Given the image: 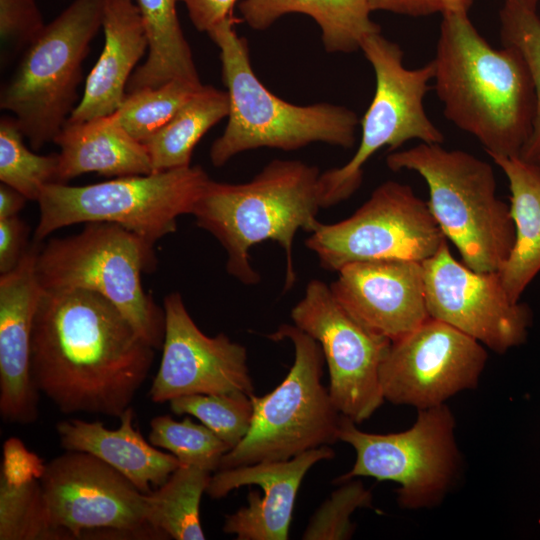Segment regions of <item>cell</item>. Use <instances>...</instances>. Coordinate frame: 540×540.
I'll return each mask as SVG.
<instances>
[{
	"mask_svg": "<svg viewBox=\"0 0 540 540\" xmlns=\"http://www.w3.org/2000/svg\"><path fill=\"white\" fill-rule=\"evenodd\" d=\"M104 47L87 76L82 99L67 121L84 122L113 114L122 103L148 40L135 0H107Z\"/></svg>",
	"mask_w": 540,
	"mask_h": 540,
	"instance_id": "obj_21",
	"label": "cell"
},
{
	"mask_svg": "<svg viewBox=\"0 0 540 540\" xmlns=\"http://www.w3.org/2000/svg\"><path fill=\"white\" fill-rule=\"evenodd\" d=\"M474 0H369L374 11L420 17L453 11L468 12Z\"/></svg>",
	"mask_w": 540,
	"mask_h": 540,
	"instance_id": "obj_38",
	"label": "cell"
},
{
	"mask_svg": "<svg viewBox=\"0 0 540 540\" xmlns=\"http://www.w3.org/2000/svg\"><path fill=\"white\" fill-rule=\"evenodd\" d=\"M235 23L228 18L208 32L219 48L229 97L227 125L210 148L212 164L221 167L237 154L262 147L292 151L313 142L353 147L357 114L341 105L300 106L274 95L256 76L247 40L236 33Z\"/></svg>",
	"mask_w": 540,
	"mask_h": 540,
	"instance_id": "obj_4",
	"label": "cell"
},
{
	"mask_svg": "<svg viewBox=\"0 0 540 540\" xmlns=\"http://www.w3.org/2000/svg\"><path fill=\"white\" fill-rule=\"evenodd\" d=\"M237 0H182L194 27L209 32L219 23L232 18Z\"/></svg>",
	"mask_w": 540,
	"mask_h": 540,
	"instance_id": "obj_40",
	"label": "cell"
},
{
	"mask_svg": "<svg viewBox=\"0 0 540 540\" xmlns=\"http://www.w3.org/2000/svg\"><path fill=\"white\" fill-rule=\"evenodd\" d=\"M149 442L168 450L181 465L195 466L209 472L219 470L230 446L204 424L189 417L176 421L169 415L154 417L150 422Z\"/></svg>",
	"mask_w": 540,
	"mask_h": 540,
	"instance_id": "obj_31",
	"label": "cell"
},
{
	"mask_svg": "<svg viewBox=\"0 0 540 540\" xmlns=\"http://www.w3.org/2000/svg\"><path fill=\"white\" fill-rule=\"evenodd\" d=\"M499 18L503 45L512 46L523 55L535 89L532 129L519 157L540 168V17L537 11L504 3Z\"/></svg>",
	"mask_w": 540,
	"mask_h": 540,
	"instance_id": "obj_32",
	"label": "cell"
},
{
	"mask_svg": "<svg viewBox=\"0 0 540 540\" xmlns=\"http://www.w3.org/2000/svg\"><path fill=\"white\" fill-rule=\"evenodd\" d=\"M121 311L83 289H43L34 317L31 373L62 413L119 418L148 377L155 355Z\"/></svg>",
	"mask_w": 540,
	"mask_h": 540,
	"instance_id": "obj_1",
	"label": "cell"
},
{
	"mask_svg": "<svg viewBox=\"0 0 540 540\" xmlns=\"http://www.w3.org/2000/svg\"><path fill=\"white\" fill-rule=\"evenodd\" d=\"M29 227L18 216L0 220V273L5 274L17 267L29 249Z\"/></svg>",
	"mask_w": 540,
	"mask_h": 540,
	"instance_id": "obj_39",
	"label": "cell"
},
{
	"mask_svg": "<svg viewBox=\"0 0 540 540\" xmlns=\"http://www.w3.org/2000/svg\"><path fill=\"white\" fill-rule=\"evenodd\" d=\"M293 324L316 340L329 371V394L341 415L359 424L382 405L380 367L391 341L353 317L330 285L313 279L291 311Z\"/></svg>",
	"mask_w": 540,
	"mask_h": 540,
	"instance_id": "obj_14",
	"label": "cell"
},
{
	"mask_svg": "<svg viewBox=\"0 0 540 540\" xmlns=\"http://www.w3.org/2000/svg\"><path fill=\"white\" fill-rule=\"evenodd\" d=\"M210 180L200 166L190 165L84 186L50 183L37 200L34 242L66 226L107 222L155 244L176 231L178 217L192 214Z\"/></svg>",
	"mask_w": 540,
	"mask_h": 540,
	"instance_id": "obj_7",
	"label": "cell"
},
{
	"mask_svg": "<svg viewBox=\"0 0 540 540\" xmlns=\"http://www.w3.org/2000/svg\"><path fill=\"white\" fill-rule=\"evenodd\" d=\"M360 50L374 71L375 91L360 120L361 137L356 152L344 165L320 174L321 208L350 198L362 183L364 165L380 149L396 151L410 140L444 142L442 132L424 106L434 78L433 61L418 68L405 67L403 50L381 31L365 37Z\"/></svg>",
	"mask_w": 540,
	"mask_h": 540,
	"instance_id": "obj_10",
	"label": "cell"
},
{
	"mask_svg": "<svg viewBox=\"0 0 540 540\" xmlns=\"http://www.w3.org/2000/svg\"><path fill=\"white\" fill-rule=\"evenodd\" d=\"M311 517L304 540H342L351 538L355 525L351 515L358 508L369 507L372 494L363 483L349 480L341 483Z\"/></svg>",
	"mask_w": 540,
	"mask_h": 540,
	"instance_id": "obj_35",
	"label": "cell"
},
{
	"mask_svg": "<svg viewBox=\"0 0 540 540\" xmlns=\"http://www.w3.org/2000/svg\"><path fill=\"white\" fill-rule=\"evenodd\" d=\"M169 404L174 414L199 419L231 449L246 436L253 417L251 395L244 392L185 395Z\"/></svg>",
	"mask_w": 540,
	"mask_h": 540,
	"instance_id": "obj_34",
	"label": "cell"
},
{
	"mask_svg": "<svg viewBox=\"0 0 540 540\" xmlns=\"http://www.w3.org/2000/svg\"><path fill=\"white\" fill-rule=\"evenodd\" d=\"M0 540H59L40 479L13 484L0 477Z\"/></svg>",
	"mask_w": 540,
	"mask_h": 540,
	"instance_id": "obj_33",
	"label": "cell"
},
{
	"mask_svg": "<svg viewBox=\"0 0 540 540\" xmlns=\"http://www.w3.org/2000/svg\"><path fill=\"white\" fill-rule=\"evenodd\" d=\"M338 439L354 448L356 460L334 482L356 477L395 482L398 504L405 509L438 505L458 472L455 418L446 404L418 410L409 429L388 434L364 432L342 415Z\"/></svg>",
	"mask_w": 540,
	"mask_h": 540,
	"instance_id": "obj_11",
	"label": "cell"
},
{
	"mask_svg": "<svg viewBox=\"0 0 540 540\" xmlns=\"http://www.w3.org/2000/svg\"><path fill=\"white\" fill-rule=\"evenodd\" d=\"M329 445L307 450L291 459L265 461L219 469L211 477L206 493L220 499L245 485H258L248 494V505L226 515L223 531L238 540H287L295 499L309 469L332 459Z\"/></svg>",
	"mask_w": 540,
	"mask_h": 540,
	"instance_id": "obj_19",
	"label": "cell"
},
{
	"mask_svg": "<svg viewBox=\"0 0 540 540\" xmlns=\"http://www.w3.org/2000/svg\"><path fill=\"white\" fill-rule=\"evenodd\" d=\"M392 171L418 173L429 191L431 214L462 262L478 272H498L515 238L509 205L496 194V178L486 161L459 149L424 143L392 151Z\"/></svg>",
	"mask_w": 540,
	"mask_h": 540,
	"instance_id": "obj_5",
	"label": "cell"
},
{
	"mask_svg": "<svg viewBox=\"0 0 540 540\" xmlns=\"http://www.w3.org/2000/svg\"><path fill=\"white\" fill-rule=\"evenodd\" d=\"M211 477L207 470L180 465L161 486L146 494L148 524L167 538L204 540L199 507Z\"/></svg>",
	"mask_w": 540,
	"mask_h": 540,
	"instance_id": "obj_28",
	"label": "cell"
},
{
	"mask_svg": "<svg viewBox=\"0 0 540 540\" xmlns=\"http://www.w3.org/2000/svg\"><path fill=\"white\" fill-rule=\"evenodd\" d=\"M330 288L343 307L373 332L395 341L430 318L422 262L380 259L349 264Z\"/></svg>",
	"mask_w": 540,
	"mask_h": 540,
	"instance_id": "obj_18",
	"label": "cell"
},
{
	"mask_svg": "<svg viewBox=\"0 0 540 540\" xmlns=\"http://www.w3.org/2000/svg\"><path fill=\"white\" fill-rule=\"evenodd\" d=\"M163 309L162 357L149 390L151 401L164 403L194 394H254L243 345L223 333L204 334L178 292L165 296Z\"/></svg>",
	"mask_w": 540,
	"mask_h": 540,
	"instance_id": "obj_17",
	"label": "cell"
},
{
	"mask_svg": "<svg viewBox=\"0 0 540 540\" xmlns=\"http://www.w3.org/2000/svg\"><path fill=\"white\" fill-rule=\"evenodd\" d=\"M540 0H504V3L516 5L526 9L537 11Z\"/></svg>",
	"mask_w": 540,
	"mask_h": 540,
	"instance_id": "obj_42",
	"label": "cell"
},
{
	"mask_svg": "<svg viewBox=\"0 0 540 540\" xmlns=\"http://www.w3.org/2000/svg\"><path fill=\"white\" fill-rule=\"evenodd\" d=\"M202 86L201 82L174 79L158 87L129 92L112 115L142 143L167 124Z\"/></svg>",
	"mask_w": 540,
	"mask_h": 540,
	"instance_id": "obj_29",
	"label": "cell"
},
{
	"mask_svg": "<svg viewBox=\"0 0 540 540\" xmlns=\"http://www.w3.org/2000/svg\"><path fill=\"white\" fill-rule=\"evenodd\" d=\"M106 2L73 0L26 48L1 90V109L14 115L33 149L54 142L75 108L82 63L102 28Z\"/></svg>",
	"mask_w": 540,
	"mask_h": 540,
	"instance_id": "obj_8",
	"label": "cell"
},
{
	"mask_svg": "<svg viewBox=\"0 0 540 540\" xmlns=\"http://www.w3.org/2000/svg\"><path fill=\"white\" fill-rule=\"evenodd\" d=\"M422 266L431 318L497 353L524 343L531 312L525 304L508 297L498 272H478L459 262L447 241Z\"/></svg>",
	"mask_w": 540,
	"mask_h": 540,
	"instance_id": "obj_16",
	"label": "cell"
},
{
	"mask_svg": "<svg viewBox=\"0 0 540 540\" xmlns=\"http://www.w3.org/2000/svg\"><path fill=\"white\" fill-rule=\"evenodd\" d=\"M243 20L254 30H265L283 15L302 13L321 29L328 53H352L370 34L380 32L372 21L369 0H243Z\"/></svg>",
	"mask_w": 540,
	"mask_h": 540,
	"instance_id": "obj_25",
	"label": "cell"
},
{
	"mask_svg": "<svg viewBox=\"0 0 540 540\" xmlns=\"http://www.w3.org/2000/svg\"><path fill=\"white\" fill-rule=\"evenodd\" d=\"M40 483L59 540L167 539L147 522L146 494L92 454L67 451L53 458Z\"/></svg>",
	"mask_w": 540,
	"mask_h": 540,
	"instance_id": "obj_12",
	"label": "cell"
},
{
	"mask_svg": "<svg viewBox=\"0 0 540 540\" xmlns=\"http://www.w3.org/2000/svg\"><path fill=\"white\" fill-rule=\"evenodd\" d=\"M180 1L135 0L148 40V55L131 75L126 93L158 87L174 79L201 82L177 16Z\"/></svg>",
	"mask_w": 540,
	"mask_h": 540,
	"instance_id": "obj_26",
	"label": "cell"
},
{
	"mask_svg": "<svg viewBox=\"0 0 540 540\" xmlns=\"http://www.w3.org/2000/svg\"><path fill=\"white\" fill-rule=\"evenodd\" d=\"M134 411L129 407L120 417V427L107 429L101 422L81 419L60 421L56 425L61 446L67 451L94 455L127 477L142 493L161 486L181 465L173 455L146 441L134 428Z\"/></svg>",
	"mask_w": 540,
	"mask_h": 540,
	"instance_id": "obj_22",
	"label": "cell"
},
{
	"mask_svg": "<svg viewBox=\"0 0 540 540\" xmlns=\"http://www.w3.org/2000/svg\"><path fill=\"white\" fill-rule=\"evenodd\" d=\"M269 338L289 339L294 362L274 390L261 397L251 395L250 429L224 454L219 469L288 460L339 440L342 415L321 383L325 358L319 343L294 324L281 325Z\"/></svg>",
	"mask_w": 540,
	"mask_h": 540,
	"instance_id": "obj_9",
	"label": "cell"
},
{
	"mask_svg": "<svg viewBox=\"0 0 540 540\" xmlns=\"http://www.w3.org/2000/svg\"><path fill=\"white\" fill-rule=\"evenodd\" d=\"M490 157L508 180L515 229L512 249L498 274L508 297L519 302L540 272V168L519 156Z\"/></svg>",
	"mask_w": 540,
	"mask_h": 540,
	"instance_id": "obj_24",
	"label": "cell"
},
{
	"mask_svg": "<svg viewBox=\"0 0 540 540\" xmlns=\"http://www.w3.org/2000/svg\"><path fill=\"white\" fill-rule=\"evenodd\" d=\"M434 89L446 119L472 135L489 156L516 157L532 129L535 89L523 55L493 48L466 11L442 15Z\"/></svg>",
	"mask_w": 540,
	"mask_h": 540,
	"instance_id": "obj_2",
	"label": "cell"
},
{
	"mask_svg": "<svg viewBox=\"0 0 540 540\" xmlns=\"http://www.w3.org/2000/svg\"><path fill=\"white\" fill-rule=\"evenodd\" d=\"M318 167L299 160H273L248 182L210 180L191 215L226 251V270L245 285L261 280L250 263V249L274 241L285 254L284 290L296 282L293 242L311 232L321 209Z\"/></svg>",
	"mask_w": 540,
	"mask_h": 540,
	"instance_id": "obj_3",
	"label": "cell"
},
{
	"mask_svg": "<svg viewBox=\"0 0 540 540\" xmlns=\"http://www.w3.org/2000/svg\"><path fill=\"white\" fill-rule=\"evenodd\" d=\"M154 245L114 223L90 222L71 236L50 239L36 258L42 289H83L112 304L156 350L162 349L164 309L143 288L156 268Z\"/></svg>",
	"mask_w": 540,
	"mask_h": 540,
	"instance_id": "obj_6",
	"label": "cell"
},
{
	"mask_svg": "<svg viewBox=\"0 0 540 540\" xmlns=\"http://www.w3.org/2000/svg\"><path fill=\"white\" fill-rule=\"evenodd\" d=\"M28 199L13 187L0 185V220L18 215Z\"/></svg>",
	"mask_w": 540,
	"mask_h": 540,
	"instance_id": "obj_41",
	"label": "cell"
},
{
	"mask_svg": "<svg viewBox=\"0 0 540 540\" xmlns=\"http://www.w3.org/2000/svg\"><path fill=\"white\" fill-rule=\"evenodd\" d=\"M45 464L34 453L28 451L16 438L8 439L3 446V463L0 477L13 484L40 479Z\"/></svg>",
	"mask_w": 540,
	"mask_h": 540,
	"instance_id": "obj_37",
	"label": "cell"
},
{
	"mask_svg": "<svg viewBox=\"0 0 540 540\" xmlns=\"http://www.w3.org/2000/svg\"><path fill=\"white\" fill-rule=\"evenodd\" d=\"M488 354L480 342L429 318L391 341L380 367L384 400L424 410L478 385Z\"/></svg>",
	"mask_w": 540,
	"mask_h": 540,
	"instance_id": "obj_15",
	"label": "cell"
},
{
	"mask_svg": "<svg viewBox=\"0 0 540 540\" xmlns=\"http://www.w3.org/2000/svg\"><path fill=\"white\" fill-rule=\"evenodd\" d=\"M14 117L0 120V181L37 201L43 188L57 182L58 154L38 155L23 142Z\"/></svg>",
	"mask_w": 540,
	"mask_h": 540,
	"instance_id": "obj_30",
	"label": "cell"
},
{
	"mask_svg": "<svg viewBox=\"0 0 540 540\" xmlns=\"http://www.w3.org/2000/svg\"><path fill=\"white\" fill-rule=\"evenodd\" d=\"M33 243L19 264L0 277V414L31 424L38 417V390L31 373L34 317L42 294Z\"/></svg>",
	"mask_w": 540,
	"mask_h": 540,
	"instance_id": "obj_20",
	"label": "cell"
},
{
	"mask_svg": "<svg viewBox=\"0 0 540 540\" xmlns=\"http://www.w3.org/2000/svg\"><path fill=\"white\" fill-rule=\"evenodd\" d=\"M228 113L227 91L203 85L167 124L142 142L153 171L190 166L197 143Z\"/></svg>",
	"mask_w": 540,
	"mask_h": 540,
	"instance_id": "obj_27",
	"label": "cell"
},
{
	"mask_svg": "<svg viewBox=\"0 0 540 540\" xmlns=\"http://www.w3.org/2000/svg\"><path fill=\"white\" fill-rule=\"evenodd\" d=\"M446 241L427 202L409 185L388 180L350 217L331 224L319 221L305 244L324 269L338 272L361 261L423 262Z\"/></svg>",
	"mask_w": 540,
	"mask_h": 540,
	"instance_id": "obj_13",
	"label": "cell"
},
{
	"mask_svg": "<svg viewBox=\"0 0 540 540\" xmlns=\"http://www.w3.org/2000/svg\"><path fill=\"white\" fill-rule=\"evenodd\" d=\"M54 142L60 147L58 183L90 172L109 177L154 172L144 144L112 114L84 122L66 121Z\"/></svg>",
	"mask_w": 540,
	"mask_h": 540,
	"instance_id": "obj_23",
	"label": "cell"
},
{
	"mask_svg": "<svg viewBox=\"0 0 540 540\" xmlns=\"http://www.w3.org/2000/svg\"><path fill=\"white\" fill-rule=\"evenodd\" d=\"M44 27L35 0H0V39L6 49L27 48Z\"/></svg>",
	"mask_w": 540,
	"mask_h": 540,
	"instance_id": "obj_36",
	"label": "cell"
}]
</instances>
